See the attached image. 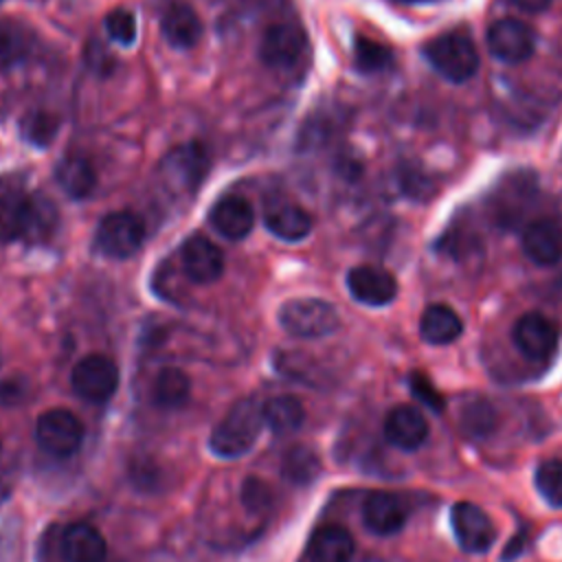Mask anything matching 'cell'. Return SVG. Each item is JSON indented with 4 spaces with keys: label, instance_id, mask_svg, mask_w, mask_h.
I'll return each mask as SVG.
<instances>
[{
    "label": "cell",
    "instance_id": "obj_1",
    "mask_svg": "<svg viewBox=\"0 0 562 562\" xmlns=\"http://www.w3.org/2000/svg\"><path fill=\"white\" fill-rule=\"evenodd\" d=\"M57 226V209L42 193L0 195V241H46Z\"/></svg>",
    "mask_w": 562,
    "mask_h": 562
},
{
    "label": "cell",
    "instance_id": "obj_2",
    "mask_svg": "<svg viewBox=\"0 0 562 562\" xmlns=\"http://www.w3.org/2000/svg\"><path fill=\"white\" fill-rule=\"evenodd\" d=\"M263 426V406L255 397H241L211 430L209 448L220 459H239L252 450Z\"/></svg>",
    "mask_w": 562,
    "mask_h": 562
},
{
    "label": "cell",
    "instance_id": "obj_3",
    "mask_svg": "<svg viewBox=\"0 0 562 562\" xmlns=\"http://www.w3.org/2000/svg\"><path fill=\"white\" fill-rule=\"evenodd\" d=\"M424 57L443 79L465 83L479 70V53L472 37L463 31H448L424 46Z\"/></svg>",
    "mask_w": 562,
    "mask_h": 562
},
{
    "label": "cell",
    "instance_id": "obj_4",
    "mask_svg": "<svg viewBox=\"0 0 562 562\" xmlns=\"http://www.w3.org/2000/svg\"><path fill=\"white\" fill-rule=\"evenodd\" d=\"M279 325L294 338H323L340 327L336 307L323 299H290L279 307Z\"/></svg>",
    "mask_w": 562,
    "mask_h": 562
},
{
    "label": "cell",
    "instance_id": "obj_5",
    "mask_svg": "<svg viewBox=\"0 0 562 562\" xmlns=\"http://www.w3.org/2000/svg\"><path fill=\"white\" fill-rule=\"evenodd\" d=\"M145 241V222L132 211L108 213L94 231V248L112 259L132 257Z\"/></svg>",
    "mask_w": 562,
    "mask_h": 562
},
{
    "label": "cell",
    "instance_id": "obj_6",
    "mask_svg": "<svg viewBox=\"0 0 562 562\" xmlns=\"http://www.w3.org/2000/svg\"><path fill=\"white\" fill-rule=\"evenodd\" d=\"M35 437L46 454L70 457L81 448L83 424L68 408H50L40 415Z\"/></svg>",
    "mask_w": 562,
    "mask_h": 562
},
{
    "label": "cell",
    "instance_id": "obj_7",
    "mask_svg": "<svg viewBox=\"0 0 562 562\" xmlns=\"http://www.w3.org/2000/svg\"><path fill=\"white\" fill-rule=\"evenodd\" d=\"M75 393L92 404L108 402L119 389V367L103 353L83 356L70 375Z\"/></svg>",
    "mask_w": 562,
    "mask_h": 562
},
{
    "label": "cell",
    "instance_id": "obj_8",
    "mask_svg": "<svg viewBox=\"0 0 562 562\" xmlns=\"http://www.w3.org/2000/svg\"><path fill=\"white\" fill-rule=\"evenodd\" d=\"M211 167V158L209 151L202 143H184L173 147L160 165V171L165 176V180L169 182V187L182 191V193H193L202 180L206 178Z\"/></svg>",
    "mask_w": 562,
    "mask_h": 562
},
{
    "label": "cell",
    "instance_id": "obj_9",
    "mask_svg": "<svg viewBox=\"0 0 562 562\" xmlns=\"http://www.w3.org/2000/svg\"><path fill=\"white\" fill-rule=\"evenodd\" d=\"M450 525L459 547L468 553L487 551L496 538V529L490 516L470 501H459L452 505Z\"/></svg>",
    "mask_w": 562,
    "mask_h": 562
},
{
    "label": "cell",
    "instance_id": "obj_10",
    "mask_svg": "<svg viewBox=\"0 0 562 562\" xmlns=\"http://www.w3.org/2000/svg\"><path fill=\"white\" fill-rule=\"evenodd\" d=\"M487 48L492 57L503 64H520L531 57L536 48V33L520 20H496L487 31Z\"/></svg>",
    "mask_w": 562,
    "mask_h": 562
},
{
    "label": "cell",
    "instance_id": "obj_11",
    "mask_svg": "<svg viewBox=\"0 0 562 562\" xmlns=\"http://www.w3.org/2000/svg\"><path fill=\"white\" fill-rule=\"evenodd\" d=\"M305 46L307 35L296 22H277L263 33L259 57L266 66L288 68L305 53Z\"/></svg>",
    "mask_w": 562,
    "mask_h": 562
},
{
    "label": "cell",
    "instance_id": "obj_12",
    "mask_svg": "<svg viewBox=\"0 0 562 562\" xmlns=\"http://www.w3.org/2000/svg\"><path fill=\"white\" fill-rule=\"evenodd\" d=\"M408 518V507L404 498L395 492L375 490L367 494L362 503V522L375 536L397 533Z\"/></svg>",
    "mask_w": 562,
    "mask_h": 562
},
{
    "label": "cell",
    "instance_id": "obj_13",
    "mask_svg": "<svg viewBox=\"0 0 562 562\" xmlns=\"http://www.w3.org/2000/svg\"><path fill=\"white\" fill-rule=\"evenodd\" d=\"M349 294L369 307L389 305L397 296L395 277L380 266H356L347 272Z\"/></svg>",
    "mask_w": 562,
    "mask_h": 562
},
{
    "label": "cell",
    "instance_id": "obj_14",
    "mask_svg": "<svg viewBox=\"0 0 562 562\" xmlns=\"http://www.w3.org/2000/svg\"><path fill=\"white\" fill-rule=\"evenodd\" d=\"M512 338L522 356L531 360H544L558 347V327L547 316L529 312L516 321Z\"/></svg>",
    "mask_w": 562,
    "mask_h": 562
},
{
    "label": "cell",
    "instance_id": "obj_15",
    "mask_svg": "<svg viewBox=\"0 0 562 562\" xmlns=\"http://www.w3.org/2000/svg\"><path fill=\"white\" fill-rule=\"evenodd\" d=\"M180 259H182L184 274L193 283H202V285L213 283L224 272V252H222V248L204 235H191L182 244Z\"/></svg>",
    "mask_w": 562,
    "mask_h": 562
},
{
    "label": "cell",
    "instance_id": "obj_16",
    "mask_svg": "<svg viewBox=\"0 0 562 562\" xmlns=\"http://www.w3.org/2000/svg\"><path fill=\"white\" fill-rule=\"evenodd\" d=\"M384 437L391 446L404 452L417 450L428 437V422L415 406H393L384 417Z\"/></svg>",
    "mask_w": 562,
    "mask_h": 562
},
{
    "label": "cell",
    "instance_id": "obj_17",
    "mask_svg": "<svg viewBox=\"0 0 562 562\" xmlns=\"http://www.w3.org/2000/svg\"><path fill=\"white\" fill-rule=\"evenodd\" d=\"M520 244L533 263L553 266L562 259V226L549 217L533 220L522 231Z\"/></svg>",
    "mask_w": 562,
    "mask_h": 562
},
{
    "label": "cell",
    "instance_id": "obj_18",
    "mask_svg": "<svg viewBox=\"0 0 562 562\" xmlns=\"http://www.w3.org/2000/svg\"><path fill=\"white\" fill-rule=\"evenodd\" d=\"M160 33L173 48H193L202 37V22L191 4L171 0L160 15Z\"/></svg>",
    "mask_w": 562,
    "mask_h": 562
},
{
    "label": "cell",
    "instance_id": "obj_19",
    "mask_svg": "<svg viewBox=\"0 0 562 562\" xmlns=\"http://www.w3.org/2000/svg\"><path fill=\"white\" fill-rule=\"evenodd\" d=\"M209 220H211L213 228L226 239H244L255 226L252 206L248 204L246 198H241L237 193L222 195L213 204Z\"/></svg>",
    "mask_w": 562,
    "mask_h": 562
},
{
    "label": "cell",
    "instance_id": "obj_20",
    "mask_svg": "<svg viewBox=\"0 0 562 562\" xmlns=\"http://www.w3.org/2000/svg\"><path fill=\"white\" fill-rule=\"evenodd\" d=\"M59 551L66 562H103L108 544L97 527L88 522H72L59 538Z\"/></svg>",
    "mask_w": 562,
    "mask_h": 562
},
{
    "label": "cell",
    "instance_id": "obj_21",
    "mask_svg": "<svg viewBox=\"0 0 562 562\" xmlns=\"http://www.w3.org/2000/svg\"><path fill=\"white\" fill-rule=\"evenodd\" d=\"M533 191H536V182L529 171H518L507 176L505 182H501L492 204L496 220L501 224H514L520 217V213L529 206Z\"/></svg>",
    "mask_w": 562,
    "mask_h": 562
},
{
    "label": "cell",
    "instance_id": "obj_22",
    "mask_svg": "<svg viewBox=\"0 0 562 562\" xmlns=\"http://www.w3.org/2000/svg\"><path fill=\"white\" fill-rule=\"evenodd\" d=\"M353 538L340 525L318 527L307 542L310 562H353Z\"/></svg>",
    "mask_w": 562,
    "mask_h": 562
},
{
    "label": "cell",
    "instance_id": "obj_23",
    "mask_svg": "<svg viewBox=\"0 0 562 562\" xmlns=\"http://www.w3.org/2000/svg\"><path fill=\"white\" fill-rule=\"evenodd\" d=\"M266 228L285 241H301L312 231V217L305 209L290 202L272 204L263 215Z\"/></svg>",
    "mask_w": 562,
    "mask_h": 562
},
{
    "label": "cell",
    "instance_id": "obj_24",
    "mask_svg": "<svg viewBox=\"0 0 562 562\" xmlns=\"http://www.w3.org/2000/svg\"><path fill=\"white\" fill-rule=\"evenodd\" d=\"M461 331L463 323L459 314L443 303L428 305L419 318V336L428 345H450L461 336Z\"/></svg>",
    "mask_w": 562,
    "mask_h": 562
},
{
    "label": "cell",
    "instance_id": "obj_25",
    "mask_svg": "<svg viewBox=\"0 0 562 562\" xmlns=\"http://www.w3.org/2000/svg\"><path fill=\"white\" fill-rule=\"evenodd\" d=\"M55 180L70 198L83 200L94 191L97 173L90 160H86L83 156H66L55 167Z\"/></svg>",
    "mask_w": 562,
    "mask_h": 562
},
{
    "label": "cell",
    "instance_id": "obj_26",
    "mask_svg": "<svg viewBox=\"0 0 562 562\" xmlns=\"http://www.w3.org/2000/svg\"><path fill=\"white\" fill-rule=\"evenodd\" d=\"M305 408L294 395H274L263 404V422L274 435H292L303 426Z\"/></svg>",
    "mask_w": 562,
    "mask_h": 562
},
{
    "label": "cell",
    "instance_id": "obj_27",
    "mask_svg": "<svg viewBox=\"0 0 562 562\" xmlns=\"http://www.w3.org/2000/svg\"><path fill=\"white\" fill-rule=\"evenodd\" d=\"M191 393V380L189 375L178 367H165L158 371L151 389V400L160 408H180L189 400Z\"/></svg>",
    "mask_w": 562,
    "mask_h": 562
},
{
    "label": "cell",
    "instance_id": "obj_28",
    "mask_svg": "<svg viewBox=\"0 0 562 562\" xmlns=\"http://www.w3.org/2000/svg\"><path fill=\"white\" fill-rule=\"evenodd\" d=\"M29 50H31L29 31L13 20H0V70H9L22 64Z\"/></svg>",
    "mask_w": 562,
    "mask_h": 562
},
{
    "label": "cell",
    "instance_id": "obj_29",
    "mask_svg": "<svg viewBox=\"0 0 562 562\" xmlns=\"http://www.w3.org/2000/svg\"><path fill=\"white\" fill-rule=\"evenodd\" d=\"M283 476L294 485H307L312 483L321 472V459L318 454L307 446H294L285 452L281 463Z\"/></svg>",
    "mask_w": 562,
    "mask_h": 562
},
{
    "label": "cell",
    "instance_id": "obj_30",
    "mask_svg": "<svg viewBox=\"0 0 562 562\" xmlns=\"http://www.w3.org/2000/svg\"><path fill=\"white\" fill-rule=\"evenodd\" d=\"M353 64L364 75L384 72L393 66V50L371 37L356 35L353 40Z\"/></svg>",
    "mask_w": 562,
    "mask_h": 562
},
{
    "label": "cell",
    "instance_id": "obj_31",
    "mask_svg": "<svg viewBox=\"0 0 562 562\" xmlns=\"http://www.w3.org/2000/svg\"><path fill=\"white\" fill-rule=\"evenodd\" d=\"M536 487L540 496L555 509H562V461L547 459L536 468Z\"/></svg>",
    "mask_w": 562,
    "mask_h": 562
},
{
    "label": "cell",
    "instance_id": "obj_32",
    "mask_svg": "<svg viewBox=\"0 0 562 562\" xmlns=\"http://www.w3.org/2000/svg\"><path fill=\"white\" fill-rule=\"evenodd\" d=\"M59 127V116L46 110H33L22 119V134L29 143L44 147L48 145Z\"/></svg>",
    "mask_w": 562,
    "mask_h": 562
},
{
    "label": "cell",
    "instance_id": "obj_33",
    "mask_svg": "<svg viewBox=\"0 0 562 562\" xmlns=\"http://www.w3.org/2000/svg\"><path fill=\"white\" fill-rule=\"evenodd\" d=\"M105 31L110 40L127 46L136 40V20L127 9H114L105 15Z\"/></svg>",
    "mask_w": 562,
    "mask_h": 562
},
{
    "label": "cell",
    "instance_id": "obj_34",
    "mask_svg": "<svg viewBox=\"0 0 562 562\" xmlns=\"http://www.w3.org/2000/svg\"><path fill=\"white\" fill-rule=\"evenodd\" d=\"M408 384H411L413 395H415L422 404H426L428 408H432V411H437V413L443 411V397H441V393L435 389V384L428 380L426 373H419V371L411 373Z\"/></svg>",
    "mask_w": 562,
    "mask_h": 562
},
{
    "label": "cell",
    "instance_id": "obj_35",
    "mask_svg": "<svg viewBox=\"0 0 562 562\" xmlns=\"http://www.w3.org/2000/svg\"><path fill=\"white\" fill-rule=\"evenodd\" d=\"M241 503L250 512H261L270 503V490L261 479H246L241 485Z\"/></svg>",
    "mask_w": 562,
    "mask_h": 562
},
{
    "label": "cell",
    "instance_id": "obj_36",
    "mask_svg": "<svg viewBox=\"0 0 562 562\" xmlns=\"http://www.w3.org/2000/svg\"><path fill=\"white\" fill-rule=\"evenodd\" d=\"M24 393H26V382L24 380L11 378V380H4L0 384V402L4 406H13L15 402H20L24 397Z\"/></svg>",
    "mask_w": 562,
    "mask_h": 562
},
{
    "label": "cell",
    "instance_id": "obj_37",
    "mask_svg": "<svg viewBox=\"0 0 562 562\" xmlns=\"http://www.w3.org/2000/svg\"><path fill=\"white\" fill-rule=\"evenodd\" d=\"M520 11H527V13H540V11H547L551 0H512Z\"/></svg>",
    "mask_w": 562,
    "mask_h": 562
},
{
    "label": "cell",
    "instance_id": "obj_38",
    "mask_svg": "<svg viewBox=\"0 0 562 562\" xmlns=\"http://www.w3.org/2000/svg\"><path fill=\"white\" fill-rule=\"evenodd\" d=\"M358 562H386V560H382V558H378V555H364V558L358 560Z\"/></svg>",
    "mask_w": 562,
    "mask_h": 562
},
{
    "label": "cell",
    "instance_id": "obj_39",
    "mask_svg": "<svg viewBox=\"0 0 562 562\" xmlns=\"http://www.w3.org/2000/svg\"><path fill=\"white\" fill-rule=\"evenodd\" d=\"M397 2H417V0H397Z\"/></svg>",
    "mask_w": 562,
    "mask_h": 562
},
{
    "label": "cell",
    "instance_id": "obj_40",
    "mask_svg": "<svg viewBox=\"0 0 562 562\" xmlns=\"http://www.w3.org/2000/svg\"><path fill=\"white\" fill-rule=\"evenodd\" d=\"M0 450H2V443H0Z\"/></svg>",
    "mask_w": 562,
    "mask_h": 562
}]
</instances>
